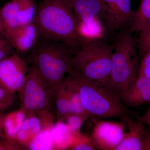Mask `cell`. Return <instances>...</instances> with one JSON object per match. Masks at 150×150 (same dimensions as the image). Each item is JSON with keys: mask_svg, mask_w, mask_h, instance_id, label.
I'll use <instances>...</instances> for the list:
<instances>
[{"mask_svg": "<svg viewBox=\"0 0 150 150\" xmlns=\"http://www.w3.org/2000/svg\"><path fill=\"white\" fill-rule=\"evenodd\" d=\"M68 149L71 150H98L90 136L79 133L75 135L74 139Z\"/></svg>", "mask_w": 150, "mask_h": 150, "instance_id": "7402d4cb", "label": "cell"}, {"mask_svg": "<svg viewBox=\"0 0 150 150\" xmlns=\"http://www.w3.org/2000/svg\"><path fill=\"white\" fill-rule=\"evenodd\" d=\"M88 117L76 114H69L64 121L67 124L71 132L74 135L80 133L81 129Z\"/></svg>", "mask_w": 150, "mask_h": 150, "instance_id": "cb8c5ba5", "label": "cell"}, {"mask_svg": "<svg viewBox=\"0 0 150 150\" xmlns=\"http://www.w3.org/2000/svg\"><path fill=\"white\" fill-rule=\"evenodd\" d=\"M138 76L150 79V52L142 58L139 65Z\"/></svg>", "mask_w": 150, "mask_h": 150, "instance_id": "4316f807", "label": "cell"}, {"mask_svg": "<svg viewBox=\"0 0 150 150\" xmlns=\"http://www.w3.org/2000/svg\"><path fill=\"white\" fill-rule=\"evenodd\" d=\"M17 53L21 55L31 53L40 38L33 22L18 27L7 37Z\"/></svg>", "mask_w": 150, "mask_h": 150, "instance_id": "4fadbf2b", "label": "cell"}, {"mask_svg": "<svg viewBox=\"0 0 150 150\" xmlns=\"http://www.w3.org/2000/svg\"><path fill=\"white\" fill-rule=\"evenodd\" d=\"M14 94L8 91L0 85V113H4L13 105Z\"/></svg>", "mask_w": 150, "mask_h": 150, "instance_id": "484cf974", "label": "cell"}, {"mask_svg": "<svg viewBox=\"0 0 150 150\" xmlns=\"http://www.w3.org/2000/svg\"><path fill=\"white\" fill-rule=\"evenodd\" d=\"M1 9V8H0ZM0 33H3V34H5L4 31V28H3L2 23L1 20V16H0Z\"/></svg>", "mask_w": 150, "mask_h": 150, "instance_id": "4dcf8cb0", "label": "cell"}, {"mask_svg": "<svg viewBox=\"0 0 150 150\" xmlns=\"http://www.w3.org/2000/svg\"><path fill=\"white\" fill-rule=\"evenodd\" d=\"M78 48L40 37L30 54L31 64L35 65L51 88L57 91L69 74L73 56Z\"/></svg>", "mask_w": 150, "mask_h": 150, "instance_id": "3957f363", "label": "cell"}, {"mask_svg": "<svg viewBox=\"0 0 150 150\" xmlns=\"http://www.w3.org/2000/svg\"><path fill=\"white\" fill-rule=\"evenodd\" d=\"M131 33L122 30L114 44L111 70L107 86L120 97L137 77L139 65L136 43Z\"/></svg>", "mask_w": 150, "mask_h": 150, "instance_id": "277c9868", "label": "cell"}, {"mask_svg": "<svg viewBox=\"0 0 150 150\" xmlns=\"http://www.w3.org/2000/svg\"><path fill=\"white\" fill-rule=\"evenodd\" d=\"M126 131L123 121H97L90 137L98 150H115L122 142Z\"/></svg>", "mask_w": 150, "mask_h": 150, "instance_id": "30bf717a", "label": "cell"}, {"mask_svg": "<svg viewBox=\"0 0 150 150\" xmlns=\"http://www.w3.org/2000/svg\"><path fill=\"white\" fill-rule=\"evenodd\" d=\"M26 115L25 112L21 108L5 115L3 130L5 139L8 142L19 146L16 143L17 136Z\"/></svg>", "mask_w": 150, "mask_h": 150, "instance_id": "2e32d148", "label": "cell"}, {"mask_svg": "<svg viewBox=\"0 0 150 150\" xmlns=\"http://www.w3.org/2000/svg\"><path fill=\"white\" fill-rule=\"evenodd\" d=\"M5 114L0 113V139H4V121Z\"/></svg>", "mask_w": 150, "mask_h": 150, "instance_id": "f546056e", "label": "cell"}, {"mask_svg": "<svg viewBox=\"0 0 150 150\" xmlns=\"http://www.w3.org/2000/svg\"><path fill=\"white\" fill-rule=\"evenodd\" d=\"M140 32L138 49L139 55L142 59L150 52V22Z\"/></svg>", "mask_w": 150, "mask_h": 150, "instance_id": "603a6c76", "label": "cell"}, {"mask_svg": "<svg viewBox=\"0 0 150 150\" xmlns=\"http://www.w3.org/2000/svg\"><path fill=\"white\" fill-rule=\"evenodd\" d=\"M150 22V0H142L129 31L140 32Z\"/></svg>", "mask_w": 150, "mask_h": 150, "instance_id": "d6986e66", "label": "cell"}, {"mask_svg": "<svg viewBox=\"0 0 150 150\" xmlns=\"http://www.w3.org/2000/svg\"><path fill=\"white\" fill-rule=\"evenodd\" d=\"M56 92L46 82L35 65L31 64L24 86L18 93L20 108L26 113L51 112Z\"/></svg>", "mask_w": 150, "mask_h": 150, "instance_id": "8992f818", "label": "cell"}, {"mask_svg": "<svg viewBox=\"0 0 150 150\" xmlns=\"http://www.w3.org/2000/svg\"><path fill=\"white\" fill-rule=\"evenodd\" d=\"M64 82L68 95L70 114L90 117L81 100L76 81L69 75L68 74L65 78Z\"/></svg>", "mask_w": 150, "mask_h": 150, "instance_id": "e0dca14e", "label": "cell"}, {"mask_svg": "<svg viewBox=\"0 0 150 150\" xmlns=\"http://www.w3.org/2000/svg\"><path fill=\"white\" fill-rule=\"evenodd\" d=\"M114 45L101 40L83 41L74 54L68 74L107 86Z\"/></svg>", "mask_w": 150, "mask_h": 150, "instance_id": "7a4b0ae2", "label": "cell"}, {"mask_svg": "<svg viewBox=\"0 0 150 150\" xmlns=\"http://www.w3.org/2000/svg\"><path fill=\"white\" fill-rule=\"evenodd\" d=\"M51 128L44 129L37 134L29 143L27 148L30 150L54 149Z\"/></svg>", "mask_w": 150, "mask_h": 150, "instance_id": "44dd1931", "label": "cell"}, {"mask_svg": "<svg viewBox=\"0 0 150 150\" xmlns=\"http://www.w3.org/2000/svg\"><path fill=\"white\" fill-rule=\"evenodd\" d=\"M139 118L145 125L150 126V105L144 115Z\"/></svg>", "mask_w": 150, "mask_h": 150, "instance_id": "f1b7e54d", "label": "cell"}, {"mask_svg": "<svg viewBox=\"0 0 150 150\" xmlns=\"http://www.w3.org/2000/svg\"><path fill=\"white\" fill-rule=\"evenodd\" d=\"M26 117L16 137V143L27 148L33 139L44 129L51 128L53 123L51 112L26 113Z\"/></svg>", "mask_w": 150, "mask_h": 150, "instance_id": "8fae6325", "label": "cell"}, {"mask_svg": "<svg viewBox=\"0 0 150 150\" xmlns=\"http://www.w3.org/2000/svg\"><path fill=\"white\" fill-rule=\"evenodd\" d=\"M121 118L127 131L115 150H142L145 124L139 118L136 121L131 120L128 115Z\"/></svg>", "mask_w": 150, "mask_h": 150, "instance_id": "5bb4252c", "label": "cell"}, {"mask_svg": "<svg viewBox=\"0 0 150 150\" xmlns=\"http://www.w3.org/2000/svg\"><path fill=\"white\" fill-rule=\"evenodd\" d=\"M54 104L57 119L64 121L70 113L68 95L64 81L56 92Z\"/></svg>", "mask_w": 150, "mask_h": 150, "instance_id": "ffe728a7", "label": "cell"}, {"mask_svg": "<svg viewBox=\"0 0 150 150\" xmlns=\"http://www.w3.org/2000/svg\"><path fill=\"white\" fill-rule=\"evenodd\" d=\"M37 6L35 0H11L0 9V16L6 36L18 27L34 21Z\"/></svg>", "mask_w": 150, "mask_h": 150, "instance_id": "52a82bcc", "label": "cell"}, {"mask_svg": "<svg viewBox=\"0 0 150 150\" xmlns=\"http://www.w3.org/2000/svg\"><path fill=\"white\" fill-rule=\"evenodd\" d=\"M103 9L100 17L110 31L127 30L131 26L136 11L131 0H102Z\"/></svg>", "mask_w": 150, "mask_h": 150, "instance_id": "9c48e42d", "label": "cell"}, {"mask_svg": "<svg viewBox=\"0 0 150 150\" xmlns=\"http://www.w3.org/2000/svg\"><path fill=\"white\" fill-rule=\"evenodd\" d=\"M78 21L91 24L100 17L103 9L102 0H67Z\"/></svg>", "mask_w": 150, "mask_h": 150, "instance_id": "9a60e30c", "label": "cell"}, {"mask_svg": "<svg viewBox=\"0 0 150 150\" xmlns=\"http://www.w3.org/2000/svg\"><path fill=\"white\" fill-rule=\"evenodd\" d=\"M71 76L77 82L81 100L90 116L102 119L121 118L128 115L126 106L107 86L93 81Z\"/></svg>", "mask_w": 150, "mask_h": 150, "instance_id": "5b68a950", "label": "cell"}, {"mask_svg": "<svg viewBox=\"0 0 150 150\" xmlns=\"http://www.w3.org/2000/svg\"><path fill=\"white\" fill-rule=\"evenodd\" d=\"M119 98L128 107H138L150 103V79L138 76Z\"/></svg>", "mask_w": 150, "mask_h": 150, "instance_id": "7c38bea8", "label": "cell"}, {"mask_svg": "<svg viewBox=\"0 0 150 150\" xmlns=\"http://www.w3.org/2000/svg\"><path fill=\"white\" fill-rule=\"evenodd\" d=\"M33 22L40 37L79 48L78 21L67 0H42L37 6Z\"/></svg>", "mask_w": 150, "mask_h": 150, "instance_id": "6da1fadb", "label": "cell"}, {"mask_svg": "<svg viewBox=\"0 0 150 150\" xmlns=\"http://www.w3.org/2000/svg\"><path fill=\"white\" fill-rule=\"evenodd\" d=\"M142 150H150V126H145Z\"/></svg>", "mask_w": 150, "mask_h": 150, "instance_id": "83f0119b", "label": "cell"}, {"mask_svg": "<svg viewBox=\"0 0 150 150\" xmlns=\"http://www.w3.org/2000/svg\"><path fill=\"white\" fill-rule=\"evenodd\" d=\"M50 130L54 149H68L76 135L71 132L66 123L64 121H58L52 125Z\"/></svg>", "mask_w": 150, "mask_h": 150, "instance_id": "ac0fdd59", "label": "cell"}, {"mask_svg": "<svg viewBox=\"0 0 150 150\" xmlns=\"http://www.w3.org/2000/svg\"><path fill=\"white\" fill-rule=\"evenodd\" d=\"M26 60L16 52L0 61V85L10 93H18L24 86L28 71Z\"/></svg>", "mask_w": 150, "mask_h": 150, "instance_id": "ba28073f", "label": "cell"}, {"mask_svg": "<svg viewBox=\"0 0 150 150\" xmlns=\"http://www.w3.org/2000/svg\"><path fill=\"white\" fill-rule=\"evenodd\" d=\"M16 52L11 41L5 35L0 33V61Z\"/></svg>", "mask_w": 150, "mask_h": 150, "instance_id": "d4e9b609", "label": "cell"}]
</instances>
